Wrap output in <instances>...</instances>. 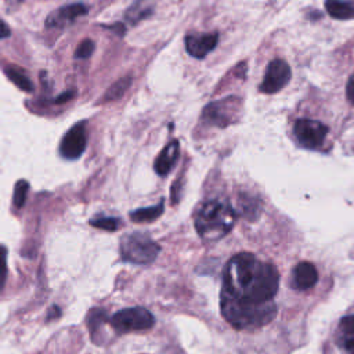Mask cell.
I'll use <instances>...</instances> for the list:
<instances>
[{
	"mask_svg": "<svg viewBox=\"0 0 354 354\" xmlns=\"http://www.w3.org/2000/svg\"><path fill=\"white\" fill-rule=\"evenodd\" d=\"M278 286L279 274L272 264L259 260L252 253H238L225 267L220 300L264 306L274 303Z\"/></svg>",
	"mask_w": 354,
	"mask_h": 354,
	"instance_id": "obj_1",
	"label": "cell"
},
{
	"mask_svg": "<svg viewBox=\"0 0 354 354\" xmlns=\"http://www.w3.org/2000/svg\"><path fill=\"white\" fill-rule=\"evenodd\" d=\"M235 223L234 210L221 201L203 203L195 217L198 234L205 241H217L227 235Z\"/></svg>",
	"mask_w": 354,
	"mask_h": 354,
	"instance_id": "obj_2",
	"label": "cell"
},
{
	"mask_svg": "<svg viewBox=\"0 0 354 354\" xmlns=\"http://www.w3.org/2000/svg\"><path fill=\"white\" fill-rule=\"evenodd\" d=\"M159 246L147 234L133 232L120 242V254L124 260L136 264H147L156 259Z\"/></svg>",
	"mask_w": 354,
	"mask_h": 354,
	"instance_id": "obj_3",
	"label": "cell"
},
{
	"mask_svg": "<svg viewBox=\"0 0 354 354\" xmlns=\"http://www.w3.org/2000/svg\"><path fill=\"white\" fill-rule=\"evenodd\" d=\"M111 324L116 332H133L149 329L153 325L152 314L142 307L123 308L115 313L111 318Z\"/></svg>",
	"mask_w": 354,
	"mask_h": 354,
	"instance_id": "obj_4",
	"label": "cell"
},
{
	"mask_svg": "<svg viewBox=\"0 0 354 354\" xmlns=\"http://www.w3.org/2000/svg\"><path fill=\"white\" fill-rule=\"evenodd\" d=\"M297 142L308 149H318L324 145L328 136V126L313 119H297L293 126Z\"/></svg>",
	"mask_w": 354,
	"mask_h": 354,
	"instance_id": "obj_5",
	"label": "cell"
},
{
	"mask_svg": "<svg viewBox=\"0 0 354 354\" xmlns=\"http://www.w3.org/2000/svg\"><path fill=\"white\" fill-rule=\"evenodd\" d=\"M241 108V101L236 97H228L220 101L210 102L203 109V119L216 126H227L234 120V116Z\"/></svg>",
	"mask_w": 354,
	"mask_h": 354,
	"instance_id": "obj_6",
	"label": "cell"
},
{
	"mask_svg": "<svg viewBox=\"0 0 354 354\" xmlns=\"http://www.w3.org/2000/svg\"><path fill=\"white\" fill-rule=\"evenodd\" d=\"M290 75L292 72L288 62L281 58H274L268 64L267 71L264 73V79L259 86L260 93L274 94L281 91L290 80Z\"/></svg>",
	"mask_w": 354,
	"mask_h": 354,
	"instance_id": "obj_7",
	"label": "cell"
},
{
	"mask_svg": "<svg viewBox=\"0 0 354 354\" xmlns=\"http://www.w3.org/2000/svg\"><path fill=\"white\" fill-rule=\"evenodd\" d=\"M87 136L84 123L71 127L59 144V152L65 159H77L86 149Z\"/></svg>",
	"mask_w": 354,
	"mask_h": 354,
	"instance_id": "obj_8",
	"label": "cell"
},
{
	"mask_svg": "<svg viewBox=\"0 0 354 354\" xmlns=\"http://www.w3.org/2000/svg\"><path fill=\"white\" fill-rule=\"evenodd\" d=\"M185 50L194 58H205L210 51H213L218 43L217 33L207 35H187L185 39Z\"/></svg>",
	"mask_w": 354,
	"mask_h": 354,
	"instance_id": "obj_9",
	"label": "cell"
},
{
	"mask_svg": "<svg viewBox=\"0 0 354 354\" xmlns=\"http://www.w3.org/2000/svg\"><path fill=\"white\" fill-rule=\"evenodd\" d=\"M86 12H87V8L82 3L68 4V6H64V7L58 8L51 15H48V18L46 21V25L51 26V28L53 26H64L66 24H71L76 18L84 15Z\"/></svg>",
	"mask_w": 354,
	"mask_h": 354,
	"instance_id": "obj_10",
	"label": "cell"
},
{
	"mask_svg": "<svg viewBox=\"0 0 354 354\" xmlns=\"http://www.w3.org/2000/svg\"><path fill=\"white\" fill-rule=\"evenodd\" d=\"M318 281V272L315 267L308 261L299 263L292 272V285L295 289L306 290L315 285Z\"/></svg>",
	"mask_w": 354,
	"mask_h": 354,
	"instance_id": "obj_11",
	"label": "cell"
},
{
	"mask_svg": "<svg viewBox=\"0 0 354 354\" xmlns=\"http://www.w3.org/2000/svg\"><path fill=\"white\" fill-rule=\"evenodd\" d=\"M178 152H180L178 141L173 140L171 142H169L162 149V152L158 155V158L155 160V165H153L155 171L159 176H166L171 170V167L174 166L177 158H178Z\"/></svg>",
	"mask_w": 354,
	"mask_h": 354,
	"instance_id": "obj_12",
	"label": "cell"
},
{
	"mask_svg": "<svg viewBox=\"0 0 354 354\" xmlns=\"http://www.w3.org/2000/svg\"><path fill=\"white\" fill-rule=\"evenodd\" d=\"M337 343L342 348L347 351V354H353L354 348V317L353 314L346 315L339 325L337 332Z\"/></svg>",
	"mask_w": 354,
	"mask_h": 354,
	"instance_id": "obj_13",
	"label": "cell"
},
{
	"mask_svg": "<svg viewBox=\"0 0 354 354\" xmlns=\"http://www.w3.org/2000/svg\"><path fill=\"white\" fill-rule=\"evenodd\" d=\"M325 8L328 14L336 19H351L353 18V6L343 0H326Z\"/></svg>",
	"mask_w": 354,
	"mask_h": 354,
	"instance_id": "obj_14",
	"label": "cell"
},
{
	"mask_svg": "<svg viewBox=\"0 0 354 354\" xmlns=\"http://www.w3.org/2000/svg\"><path fill=\"white\" fill-rule=\"evenodd\" d=\"M131 82H133V76L130 73L122 76L113 84H111V87L105 91L102 101L106 102V101H115V100L120 98L129 90V87L131 86Z\"/></svg>",
	"mask_w": 354,
	"mask_h": 354,
	"instance_id": "obj_15",
	"label": "cell"
},
{
	"mask_svg": "<svg viewBox=\"0 0 354 354\" xmlns=\"http://www.w3.org/2000/svg\"><path fill=\"white\" fill-rule=\"evenodd\" d=\"M6 73H7L8 79H10L17 87H19L21 90H24V91H32V90H33L32 82H30L29 77H28L24 72H21L19 69H17V68H7V69H6Z\"/></svg>",
	"mask_w": 354,
	"mask_h": 354,
	"instance_id": "obj_16",
	"label": "cell"
},
{
	"mask_svg": "<svg viewBox=\"0 0 354 354\" xmlns=\"http://www.w3.org/2000/svg\"><path fill=\"white\" fill-rule=\"evenodd\" d=\"M152 14V8L145 6V1L142 0H137L127 11L126 17L129 21H131V24H136L137 21L142 19V18H147L148 15Z\"/></svg>",
	"mask_w": 354,
	"mask_h": 354,
	"instance_id": "obj_17",
	"label": "cell"
},
{
	"mask_svg": "<svg viewBox=\"0 0 354 354\" xmlns=\"http://www.w3.org/2000/svg\"><path fill=\"white\" fill-rule=\"evenodd\" d=\"M163 212V205L159 203L158 206H151L145 209H138L130 214L131 220L134 221H151L156 218Z\"/></svg>",
	"mask_w": 354,
	"mask_h": 354,
	"instance_id": "obj_18",
	"label": "cell"
},
{
	"mask_svg": "<svg viewBox=\"0 0 354 354\" xmlns=\"http://www.w3.org/2000/svg\"><path fill=\"white\" fill-rule=\"evenodd\" d=\"M29 189V184L25 180H19L15 187H14V196H12V203L17 209H21L25 203L26 199V192Z\"/></svg>",
	"mask_w": 354,
	"mask_h": 354,
	"instance_id": "obj_19",
	"label": "cell"
},
{
	"mask_svg": "<svg viewBox=\"0 0 354 354\" xmlns=\"http://www.w3.org/2000/svg\"><path fill=\"white\" fill-rule=\"evenodd\" d=\"M94 48H95L94 41L90 40V39H86V40H83V41L79 44V47L76 48L75 57L79 58V59H86V58H88V57L93 54Z\"/></svg>",
	"mask_w": 354,
	"mask_h": 354,
	"instance_id": "obj_20",
	"label": "cell"
},
{
	"mask_svg": "<svg viewBox=\"0 0 354 354\" xmlns=\"http://www.w3.org/2000/svg\"><path fill=\"white\" fill-rule=\"evenodd\" d=\"M91 224L98 228H105V230H111V231L118 228V220L112 218V217H100L97 220H93Z\"/></svg>",
	"mask_w": 354,
	"mask_h": 354,
	"instance_id": "obj_21",
	"label": "cell"
},
{
	"mask_svg": "<svg viewBox=\"0 0 354 354\" xmlns=\"http://www.w3.org/2000/svg\"><path fill=\"white\" fill-rule=\"evenodd\" d=\"M6 257H7V249L0 245V289L4 286L6 278H7V263H6Z\"/></svg>",
	"mask_w": 354,
	"mask_h": 354,
	"instance_id": "obj_22",
	"label": "cell"
},
{
	"mask_svg": "<svg viewBox=\"0 0 354 354\" xmlns=\"http://www.w3.org/2000/svg\"><path fill=\"white\" fill-rule=\"evenodd\" d=\"M10 35V29H8V26L0 19V39H4V37H7Z\"/></svg>",
	"mask_w": 354,
	"mask_h": 354,
	"instance_id": "obj_23",
	"label": "cell"
},
{
	"mask_svg": "<svg viewBox=\"0 0 354 354\" xmlns=\"http://www.w3.org/2000/svg\"><path fill=\"white\" fill-rule=\"evenodd\" d=\"M351 90H353V76H350V77H348V82H347V100H348L350 102L353 101Z\"/></svg>",
	"mask_w": 354,
	"mask_h": 354,
	"instance_id": "obj_24",
	"label": "cell"
},
{
	"mask_svg": "<svg viewBox=\"0 0 354 354\" xmlns=\"http://www.w3.org/2000/svg\"><path fill=\"white\" fill-rule=\"evenodd\" d=\"M73 95V93H64L62 95H59V97H57V100H55V102H65V101H68V98H71Z\"/></svg>",
	"mask_w": 354,
	"mask_h": 354,
	"instance_id": "obj_25",
	"label": "cell"
},
{
	"mask_svg": "<svg viewBox=\"0 0 354 354\" xmlns=\"http://www.w3.org/2000/svg\"><path fill=\"white\" fill-rule=\"evenodd\" d=\"M54 311H55V313H59V310H58L57 307H54ZM53 317H54V313H50V317H48V318H53Z\"/></svg>",
	"mask_w": 354,
	"mask_h": 354,
	"instance_id": "obj_26",
	"label": "cell"
}]
</instances>
